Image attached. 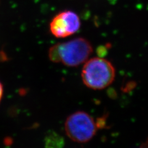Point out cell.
Returning <instances> with one entry per match:
<instances>
[{
	"label": "cell",
	"instance_id": "obj_1",
	"mask_svg": "<svg viewBox=\"0 0 148 148\" xmlns=\"http://www.w3.org/2000/svg\"><path fill=\"white\" fill-rule=\"evenodd\" d=\"M92 52L91 43L83 38H77L51 47L49 58L55 63L68 67H77L84 64Z\"/></svg>",
	"mask_w": 148,
	"mask_h": 148
},
{
	"label": "cell",
	"instance_id": "obj_5",
	"mask_svg": "<svg viewBox=\"0 0 148 148\" xmlns=\"http://www.w3.org/2000/svg\"><path fill=\"white\" fill-rule=\"evenodd\" d=\"M64 145V140L56 133H51L45 138L46 148H62Z\"/></svg>",
	"mask_w": 148,
	"mask_h": 148
},
{
	"label": "cell",
	"instance_id": "obj_7",
	"mask_svg": "<svg viewBox=\"0 0 148 148\" xmlns=\"http://www.w3.org/2000/svg\"><path fill=\"white\" fill-rule=\"evenodd\" d=\"M3 91H4L3 86L2 85V83H1V82H0V103H1V101L2 98H3Z\"/></svg>",
	"mask_w": 148,
	"mask_h": 148
},
{
	"label": "cell",
	"instance_id": "obj_8",
	"mask_svg": "<svg viewBox=\"0 0 148 148\" xmlns=\"http://www.w3.org/2000/svg\"><path fill=\"white\" fill-rule=\"evenodd\" d=\"M141 147H143V148H148V138H147V139L146 140V141L142 145Z\"/></svg>",
	"mask_w": 148,
	"mask_h": 148
},
{
	"label": "cell",
	"instance_id": "obj_6",
	"mask_svg": "<svg viewBox=\"0 0 148 148\" xmlns=\"http://www.w3.org/2000/svg\"><path fill=\"white\" fill-rule=\"evenodd\" d=\"M96 123L98 129L104 128L106 125V117L105 116H103L98 118L96 120Z\"/></svg>",
	"mask_w": 148,
	"mask_h": 148
},
{
	"label": "cell",
	"instance_id": "obj_3",
	"mask_svg": "<svg viewBox=\"0 0 148 148\" xmlns=\"http://www.w3.org/2000/svg\"><path fill=\"white\" fill-rule=\"evenodd\" d=\"M67 136L78 143H86L92 140L98 131L96 120L85 111L78 110L69 115L64 123Z\"/></svg>",
	"mask_w": 148,
	"mask_h": 148
},
{
	"label": "cell",
	"instance_id": "obj_4",
	"mask_svg": "<svg viewBox=\"0 0 148 148\" xmlns=\"http://www.w3.org/2000/svg\"><path fill=\"white\" fill-rule=\"evenodd\" d=\"M80 18L71 11H64L56 16L50 23V30L57 38H66L79 30Z\"/></svg>",
	"mask_w": 148,
	"mask_h": 148
},
{
	"label": "cell",
	"instance_id": "obj_9",
	"mask_svg": "<svg viewBox=\"0 0 148 148\" xmlns=\"http://www.w3.org/2000/svg\"><path fill=\"white\" fill-rule=\"evenodd\" d=\"M141 148H143V147H141Z\"/></svg>",
	"mask_w": 148,
	"mask_h": 148
},
{
	"label": "cell",
	"instance_id": "obj_2",
	"mask_svg": "<svg viewBox=\"0 0 148 148\" xmlns=\"http://www.w3.org/2000/svg\"><path fill=\"white\" fill-rule=\"evenodd\" d=\"M81 73L84 85L94 90H103L112 84L115 77V69L108 60L102 57L88 59Z\"/></svg>",
	"mask_w": 148,
	"mask_h": 148
}]
</instances>
